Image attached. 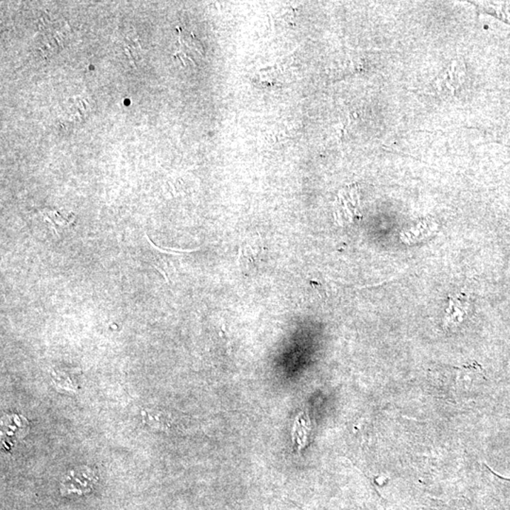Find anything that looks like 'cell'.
<instances>
[{"label": "cell", "instance_id": "cell-1", "mask_svg": "<svg viewBox=\"0 0 510 510\" xmlns=\"http://www.w3.org/2000/svg\"><path fill=\"white\" fill-rule=\"evenodd\" d=\"M357 187H347L338 193L335 202V218L341 225L353 223L361 218Z\"/></svg>", "mask_w": 510, "mask_h": 510}, {"label": "cell", "instance_id": "cell-2", "mask_svg": "<svg viewBox=\"0 0 510 510\" xmlns=\"http://www.w3.org/2000/svg\"><path fill=\"white\" fill-rule=\"evenodd\" d=\"M96 480L93 470L82 467L74 470L62 482L61 492L62 495L84 494L92 491Z\"/></svg>", "mask_w": 510, "mask_h": 510}, {"label": "cell", "instance_id": "cell-3", "mask_svg": "<svg viewBox=\"0 0 510 510\" xmlns=\"http://www.w3.org/2000/svg\"><path fill=\"white\" fill-rule=\"evenodd\" d=\"M465 65L460 60H455L451 65L443 71L436 82L438 90L440 92H451L458 90L465 81Z\"/></svg>", "mask_w": 510, "mask_h": 510}, {"label": "cell", "instance_id": "cell-4", "mask_svg": "<svg viewBox=\"0 0 510 510\" xmlns=\"http://www.w3.org/2000/svg\"><path fill=\"white\" fill-rule=\"evenodd\" d=\"M475 5L478 11L491 14L510 25V2H482Z\"/></svg>", "mask_w": 510, "mask_h": 510}, {"label": "cell", "instance_id": "cell-5", "mask_svg": "<svg viewBox=\"0 0 510 510\" xmlns=\"http://www.w3.org/2000/svg\"><path fill=\"white\" fill-rule=\"evenodd\" d=\"M21 418V417H17V416H11V417H6L5 418H3L2 434H4L5 441L7 438L14 440V438L20 437L22 434V431H18V429H27L26 421H20Z\"/></svg>", "mask_w": 510, "mask_h": 510}, {"label": "cell", "instance_id": "cell-6", "mask_svg": "<svg viewBox=\"0 0 510 510\" xmlns=\"http://www.w3.org/2000/svg\"><path fill=\"white\" fill-rule=\"evenodd\" d=\"M468 299L464 298L462 294L458 295V297L453 298L450 301V307L448 310V315L447 317H451L452 320L454 321L455 318L462 317L466 313L467 306H468Z\"/></svg>", "mask_w": 510, "mask_h": 510}, {"label": "cell", "instance_id": "cell-7", "mask_svg": "<svg viewBox=\"0 0 510 510\" xmlns=\"http://www.w3.org/2000/svg\"><path fill=\"white\" fill-rule=\"evenodd\" d=\"M125 52H126L127 56L129 57L131 64H132L133 67L135 68L136 67H135V61H133L132 54H131V52H130V48L128 47L125 48Z\"/></svg>", "mask_w": 510, "mask_h": 510}, {"label": "cell", "instance_id": "cell-8", "mask_svg": "<svg viewBox=\"0 0 510 510\" xmlns=\"http://www.w3.org/2000/svg\"><path fill=\"white\" fill-rule=\"evenodd\" d=\"M54 38L56 39V41L58 42V44L60 47H61L62 50H64V44H62V40L60 39L59 35H57V33L54 34Z\"/></svg>", "mask_w": 510, "mask_h": 510}, {"label": "cell", "instance_id": "cell-9", "mask_svg": "<svg viewBox=\"0 0 510 510\" xmlns=\"http://www.w3.org/2000/svg\"><path fill=\"white\" fill-rule=\"evenodd\" d=\"M79 107L81 108V110L82 111V112H84L85 109H84V107L82 106V102H79Z\"/></svg>", "mask_w": 510, "mask_h": 510}, {"label": "cell", "instance_id": "cell-10", "mask_svg": "<svg viewBox=\"0 0 510 510\" xmlns=\"http://www.w3.org/2000/svg\"><path fill=\"white\" fill-rule=\"evenodd\" d=\"M65 25H67V30L70 31V33H71V28H70V24H68V22H67V21H65Z\"/></svg>", "mask_w": 510, "mask_h": 510}]
</instances>
